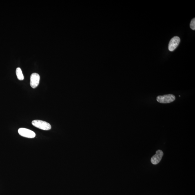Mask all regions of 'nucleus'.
<instances>
[{
	"mask_svg": "<svg viewBox=\"0 0 195 195\" xmlns=\"http://www.w3.org/2000/svg\"><path fill=\"white\" fill-rule=\"evenodd\" d=\"M32 123L34 126L43 130L48 131L52 128L50 124L41 120H33Z\"/></svg>",
	"mask_w": 195,
	"mask_h": 195,
	"instance_id": "f257e3e1",
	"label": "nucleus"
},
{
	"mask_svg": "<svg viewBox=\"0 0 195 195\" xmlns=\"http://www.w3.org/2000/svg\"><path fill=\"white\" fill-rule=\"evenodd\" d=\"M180 41V38L178 36L172 38L169 42L168 45L169 50L171 52H173L175 50L178 45H179Z\"/></svg>",
	"mask_w": 195,
	"mask_h": 195,
	"instance_id": "20e7f679",
	"label": "nucleus"
},
{
	"mask_svg": "<svg viewBox=\"0 0 195 195\" xmlns=\"http://www.w3.org/2000/svg\"><path fill=\"white\" fill-rule=\"evenodd\" d=\"M18 133L20 135L23 137L32 138L35 137L36 136V134L33 131L28 129L20 128L18 130Z\"/></svg>",
	"mask_w": 195,
	"mask_h": 195,
	"instance_id": "7ed1b4c3",
	"label": "nucleus"
},
{
	"mask_svg": "<svg viewBox=\"0 0 195 195\" xmlns=\"http://www.w3.org/2000/svg\"><path fill=\"white\" fill-rule=\"evenodd\" d=\"M40 76L37 73L32 74L30 77V85L32 88H36L39 83Z\"/></svg>",
	"mask_w": 195,
	"mask_h": 195,
	"instance_id": "39448f33",
	"label": "nucleus"
},
{
	"mask_svg": "<svg viewBox=\"0 0 195 195\" xmlns=\"http://www.w3.org/2000/svg\"><path fill=\"white\" fill-rule=\"evenodd\" d=\"M175 96L172 94L158 96L156 98L157 101L162 103H168L172 102L175 100Z\"/></svg>",
	"mask_w": 195,
	"mask_h": 195,
	"instance_id": "f03ea898",
	"label": "nucleus"
},
{
	"mask_svg": "<svg viewBox=\"0 0 195 195\" xmlns=\"http://www.w3.org/2000/svg\"><path fill=\"white\" fill-rule=\"evenodd\" d=\"M190 27L191 29L193 30H195V19L194 18L193 19L192 21H191L190 23Z\"/></svg>",
	"mask_w": 195,
	"mask_h": 195,
	"instance_id": "6e6552de",
	"label": "nucleus"
},
{
	"mask_svg": "<svg viewBox=\"0 0 195 195\" xmlns=\"http://www.w3.org/2000/svg\"><path fill=\"white\" fill-rule=\"evenodd\" d=\"M163 156V152L161 150H158L156 152V155L153 156L151 158V162L153 165H157L159 163Z\"/></svg>",
	"mask_w": 195,
	"mask_h": 195,
	"instance_id": "423d86ee",
	"label": "nucleus"
},
{
	"mask_svg": "<svg viewBox=\"0 0 195 195\" xmlns=\"http://www.w3.org/2000/svg\"><path fill=\"white\" fill-rule=\"evenodd\" d=\"M16 74L18 80H23L24 79L22 71L20 68H17L16 70Z\"/></svg>",
	"mask_w": 195,
	"mask_h": 195,
	"instance_id": "0eeeda50",
	"label": "nucleus"
}]
</instances>
